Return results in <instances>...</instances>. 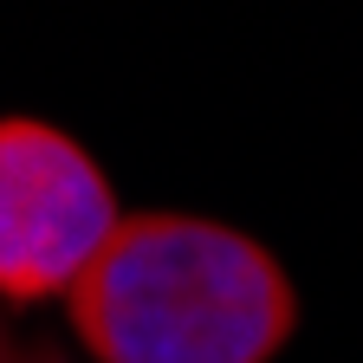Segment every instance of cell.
I'll return each instance as SVG.
<instances>
[{
	"label": "cell",
	"instance_id": "cell-3",
	"mask_svg": "<svg viewBox=\"0 0 363 363\" xmlns=\"http://www.w3.org/2000/svg\"><path fill=\"white\" fill-rule=\"evenodd\" d=\"M0 363H20V350H13V331L0 325Z\"/></svg>",
	"mask_w": 363,
	"mask_h": 363
},
{
	"label": "cell",
	"instance_id": "cell-1",
	"mask_svg": "<svg viewBox=\"0 0 363 363\" xmlns=\"http://www.w3.org/2000/svg\"><path fill=\"white\" fill-rule=\"evenodd\" d=\"M65 318L98 363H272L298 331V292L253 234L162 208L117 220Z\"/></svg>",
	"mask_w": 363,
	"mask_h": 363
},
{
	"label": "cell",
	"instance_id": "cell-2",
	"mask_svg": "<svg viewBox=\"0 0 363 363\" xmlns=\"http://www.w3.org/2000/svg\"><path fill=\"white\" fill-rule=\"evenodd\" d=\"M104 162L52 117H0V305L65 298L117 234Z\"/></svg>",
	"mask_w": 363,
	"mask_h": 363
}]
</instances>
